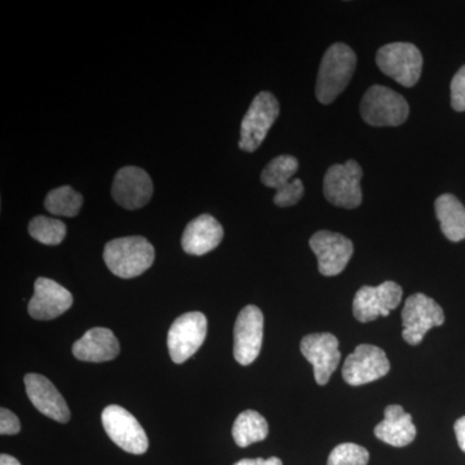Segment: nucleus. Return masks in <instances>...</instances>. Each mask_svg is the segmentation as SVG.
Instances as JSON below:
<instances>
[{
    "label": "nucleus",
    "instance_id": "obj_1",
    "mask_svg": "<svg viewBox=\"0 0 465 465\" xmlns=\"http://www.w3.org/2000/svg\"><path fill=\"white\" fill-rule=\"evenodd\" d=\"M357 56L344 43H335L324 52L318 70L316 96L321 104H331L347 88L356 72Z\"/></svg>",
    "mask_w": 465,
    "mask_h": 465
},
{
    "label": "nucleus",
    "instance_id": "obj_2",
    "mask_svg": "<svg viewBox=\"0 0 465 465\" xmlns=\"http://www.w3.org/2000/svg\"><path fill=\"white\" fill-rule=\"evenodd\" d=\"M154 247L146 238L140 235L116 238L108 242L104 250V260L109 271L124 280L145 273L154 262Z\"/></svg>",
    "mask_w": 465,
    "mask_h": 465
},
{
    "label": "nucleus",
    "instance_id": "obj_3",
    "mask_svg": "<svg viewBox=\"0 0 465 465\" xmlns=\"http://www.w3.org/2000/svg\"><path fill=\"white\" fill-rule=\"evenodd\" d=\"M409 114V104L403 96L384 85H372L361 101L363 121L374 127H397L405 124Z\"/></svg>",
    "mask_w": 465,
    "mask_h": 465
},
{
    "label": "nucleus",
    "instance_id": "obj_4",
    "mask_svg": "<svg viewBox=\"0 0 465 465\" xmlns=\"http://www.w3.org/2000/svg\"><path fill=\"white\" fill-rule=\"evenodd\" d=\"M376 64L385 75L403 87H414L420 79L423 56L411 43H391L376 54Z\"/></svg>",
    "mask_w": 465,
    "mask_h": 465
},
{
    "label": "nucleus",
    "instance_id": "obj_5",
    "mask_svg": "<svg viewBox=\"0 0 465 465\" xmlns=\"http://www.w3.org/2000/svg\"><path fill=\"white\" fill-rule=\"evenodd\" d=\"M280 103L271 92H260L242 119L241 140L244 152L253 153L264 142L266 134L280 115Z\"/></svg>",
    "mask_w": 465,
    "mask_h": 465
},
{
    "label": "nucleus",
    "instance_id": "obj_6",
    "mask_svg": "<svg viewBox=\"0 0 465 465\" xmlns=\"http://www.w3.org/2000/svg\"><path fill=\"white\" fill-rule=\"evenodd\" d=\"M362 167L356 161L345 162L344 164H333L327 170L323 180V193L326 200L336 207L357 208L362 203Z\"/></svg>",
    "mask_w": 465,
    "mask_h": 465
},
{
    "label": "nucleus",
    "instance_id": "obj_7",
    "mask_svg": "<svg viewBox=\"0 0 465 465\" xmlns=\"http://www.w3.org/2000/svg\"><path fill=\"white\" fill-rule=\"evenodd\" d=\"M104 430L110 440L130 454H145L149 440L145 430L130 411L118 405H110L101 414Z\"/></svg>",
    "mask_w": 465,
    "mask_h": 465
},
{
    "label": "nucleus",
    "instance_id": "obj_8",
    "mask_svg": "<svg viewBox=\"0 0 465 465\" xmlns=\"http://www.w3.org/2000/svg\"><path fill=\"white\" fill-rule=\"evenodd\" d=\"M445 322L442 308L424 293H414L406 300L402 311V336L407 344H420L425 333Z\"/></svg>",
    "mask_w": 465,
    "mask_h": 465
},
{
    "label": "nucleus",
    "instance_id": "obj_9",
    "mask_svg": "<svg viewBox=\"0 0 465 465\" xmlns=\"http://www.w3.org/2000/svg\"><path fill=\"white\" fill-rule=\"evenodd\" d=\"M207 335V318L200 312H191L177 318L168 331V351L174 363H183L194 356Z\"/></svg>",
    "mask_w": 465,
    "mask_h": 465
},
{
    "label": "nucleus",
    "instance_id": "obj_10",
    "mask_svg": "<svg viewBox=\"0 0 465 465\" xmlns=\"http://www.w3.org/2000/svg\"><path fill=\"white\" fill-rule=\"evenodd\" d=\"M390 371L391 363L385 351L375 345L362 344L349 354L341 372L345 382L360 387L384 378Z\"/></svg>",
    "mask_w": 465,
    "mask_h": 465
},
{
    "label": "nucleus",
    "instance_id": "obj_11",
    "mask_svg": "<svg viewBox=\"0 0 465 465\" xmlns=\"http://www.w3.org/2000/svg\"><path fill=\"white\" fill-rule=\"evenodd\" d=\"M403 291L399 283L387 281L379 286H363L353 300V314L360 322L367 323L379 317H388L399 307Z\"/></svg>",
    "mask_w": 465,
    "mask_h": 465
},
{
    "label": "nucleus",
    "instance_id": "obj_12",
    "mask_svg": "<svg viewBox=\"0 0 465 465\" xmlns=\"http://www.w3.org/2000/svg\"><path fill=\"white\" fill-rule=\"evenodd\" d=\"M264 338V316L255 305H247L238 314L234 326V358L249 366L259 357Z\"/></svg>",
    "mask_w": 465,
    "mask_h": 465
},
{
    "label": "nucleus",
    "instance_id": "obj_13",
    "mask_svg": "<svg viewBox=\"0 0 465 465\" xmlns=\"http://www.w3.org/2000/svg\"><path fill=\"white\" fill-rule=\"evenodd\" d=\"M317 256L320 273L326 277L341 274L353 255V243L341 232H317L309 241Z\"/></svg>",
    "mask_w": 465,
    "mask_h": 465
},
{
    "label": "nucleus",
    "instance_id": "obj_14",
    "mask_svg": "<svg viewBox=\"0 0 465 465\" xmlns=\"http://www.w3.org/2000/svg\"><path fill=\"white\" fill-rule=\"evenodd\" d=\"M300 351L313 366L317 384L326 385L341 362L338 338L329 332L311 333L302 338Z\"/></svg>",
    "mask_w": 465,
    "mask_h": 465
},
{
    "label": "nucleus",
    "instance_id": "obj_15",
    "mask_svg": "<svg viewBox=\"0 0 465 465\" xmlns=\"http://www.w3.org/2000/svg\"><path fill=\"white\" fill-rule=\"evenodd\" d=\"M153 182L146 171L139 167H124L116 173L112 195L125 210H139L153 197Z\"/></svg>",
    "mask_w": 465,
    "mask_h": 465
},
{
    "label": "nucleus",
    "instance_id": "obj_16",
    "mask_svg": "<svg viewBox=\"0 0 465 465\" xmlns=\"http://www.w3.org/2000/svg\"><path fill=\"white\" fill-rule=\"evenodd\" d=\"M72 305L73 295L70 291L50 278L41 277L34 284V295L27 311L34 320L50 321L65 313Z\"/></svg>",
    "mask_w": 465,
    "mask_h": 465
},
{
    "label": "nucleus",
    "instance_id": "obj_17",
    "mask_svg": "<svg viewBox=\"0 0 465 465\" xmlns=\"http://www.w3.org/2000/svg\"><path fill=\"white\" fill-rule=\"evenodd\" d=\"M24 381L27 397L38 411L58 423L69 421L70 410L66 401L50 379L39 374H27Z\"/></svg>",
    "mask_w": 465,
    "mask_h": 465
},
{
    "label": "nucleus",
    "instance_id": "obj_18",
    "mask_svg": "<svg viewBox=\"0 0 465 465\" xmlns=\"http://www.w3.org/2000/svg\"><path fill=\"white\" fill-rule=\"evenodd\" d=\"M224 238V229L215 217L201 215L192 220L183 231L182 246L189 255L202 256L215 250Z\"/></svg>",
    "mask_w": 465,
    "mask_h": 465
},
{
    "label": "nucleus",
    "instance_id": "obj_19",
    "mask_svg": "<svg viewBox=\"0 0 465 465\" xmlns=\"http://www.w3.org/2000/svg\"><path fill=\"white\" fill-rule=\"evenodd\" d=\"M121 348L112 330L94 327L73 345V354L84 362H108L118 356Z\"/></svg>",
    "mask_w": 465,
    "mask_h": 465
},
{
    "label": "nucleus",
    "instance_id": "obj_20",
    "mask_svg": "<svg viewBox=\"0 0 465 465\" xmlns=\"http://www.w3.org/2000/svg\"><path fill=\"white\" fill-rule=\"evenodd\" d=\"M375 436L394 448L410 445L416 437L412 416L402 406L391 405L385 409L384 420L375 427Z\"/></svg>",
    "mask_w": 465,
    "mask_h": 465
},
{
    "label": "nucleus",
    "instance_id": "obj_21",
    "mask_svg": "<svg viewBox=\"0 0 465 465\" xmlns=\"http://www.w3.org/2000/svg\"><path fill=\"white\" fill-rule=\"evenodd\" d=\"M436 215L440 229L451 242L465 240V207L455 195L442 194L437 198Z\"/></svg>",
    "mask_w": 465,
    "mask_h": 465
},
{
    "label": "nucleus",
    "instance_id": "obj_22",
    "mask_svg": "<svg viewBox=\"0 0 465 465\" xmlns=\"http://www.w3.org/2000/svg\"><path fill=\"white\" fill-rule=\"evenodd\" d=\"M269 427L264 416L255 410L241 412L232 425V439L240 448H247L252 443L264 440L268 437Z\"/></svg>",
    "mask_w": 465,
    "mask_h": 465
},
{
    "label": "nucleus",
    "instance_id": "obj_23",
    "mask_svg": "<svg viewBox=\"0 0 465 465\" xmlns=\"http://www.w3.org/2000/svg\"><path fill=\"white\" fill-rule=\"evenodd\" d=\"M84 204V197L72 186L65 185L54 189L45 197V207L52 215L74 217Z\"/></svg>",
    "mask_w": 465,
    "mask_h": 465
},
{
    "label": "nucleus",
    "instance_id": "obj_24",
    "mask_svg": "<svg viewBox=\"0 0 465 465\" xmlns=\"http://www.w3.org/2000/svg\"><path fill=\"white\" fill-rule=\"evenodd\" d=\"M299 162L292 155H280L269 162L268 166L262 170V183L268 188L281 191L298 173Z\"/></svg>",
    "mask_w": 465,
    "mask_h": 465
},
{
    "label": "nucleus",
    "instance_id": "obj_25",
    "mask_svg": "<svg viewBox=\"0 0 465 465\" xmlns=\"http://www.w3.org/2000/svg\"><path fill=\"white\" fill-rule=\"evenodd\" d=\"M29 232L34 240L47 246H57L66 237V225L61 220L47 216L34 217L29 224Z\"/></svg>",
    "mask_w": 465,
    "mask_h": 465
},
{
    "label": "nucleus",
    "instance_id": "obj_26",
    "mask_svg": "<svg viewBox=\"0 0 465 465\" xmlns=\"http://www.w3.org/2000/svg\"><path fill=\"white\" fill-rule=\"evenodd\" d=\"M369 451L356 443H341L336 446L330 454L327 465H367Z\"/></svg>",
    "mask_w": 465,
    "mask_h": 465
},
{
    "label": "nucleus",
    "instance_id": "obj_27",
    "mask_svg": "<svg viewBox=\"0 0 465 465\" xmlns=\"http://www.w3.org/2000/svg\"><path fill=\"white\" fill-rule=\"evenodd\" d=\"M302 195H304V185L302 180L293 179L281 191H277V194L274 195V203L280 207L295 206L302 200Z\"/></svg>",
    "mask_w": 465,
    "mask_h": 465
},
{
    "label": "nucleus",
    "instance_id": "obj_28",
    "mask_svg": "<svg viewBox=\"0 0 465 465\" xmlns=\"http://www.w3.org/2000/svg\"><path fill=\"white\" fill-rule=\"evenodd\" d=\"M451 106L457 112H465V65L452 78Z\"/></svg>",
    "mask_w": 465,
    "mask_h": 465
},
{
    "label": "nucleus",
    "instance_id": "obj_29",
    "mask_svg": "<svg viewBox=\"0 0 465 465\" xmlns=\"http://www.w3.org/2000/svg\"><path fill=\"white\" fill-rule=\"evenodd\" d=\"M20 430L21 425L17 416L7 409L0 410V433L11 436L20 432Z\"/></svg>",
    "mask_w": 465,
    "mask_h": 465
},
{
    "label": "nucleus",
    "instance_id": "obj_30",
    "mask_svg": "<svg viewBox=\"0 0 465 465\" xmlns=\"http://www.w3.org/2000/svg\"><path fill=\"white\" fill-rule=\"evenodd\" d=\"M234 465H283V463L280 458L273 457L269 459H242Z\"/></svg>",
    "mask_w": 465,
    "mask_h": 465
},
{
    "label": "nucleus",
    "instance_id": "obj_31",
    "mask_svg": "<svg viewBox=\"0 0 465 465\" xmlns=\"http://www.w3.org/2000/svg\"><path fill=\"white\" fill-rule=\"evenodd\" d=\"M455 436H457L459 448L465 452V416L459 419L454 425Z\"/></svg>",
    "mask_w": 465,
    "mask_h": 465
},
{
    "label": "nucleus",
    "instance_id": "obj_32",
    "mask_svg": "<svg viewBox=\"0 0 465 465\" xmlns=\"http://www.w3.org/2000/svg\"><path fill=\"white\" fill-rule=\"evenodd\" d=\"M0 465H21L20 461L16 458L11 457V455L2 454L0 457Z\"/></svg>",
    "mask_w": 465,
    "mask_h": 465
}]
</instances>
